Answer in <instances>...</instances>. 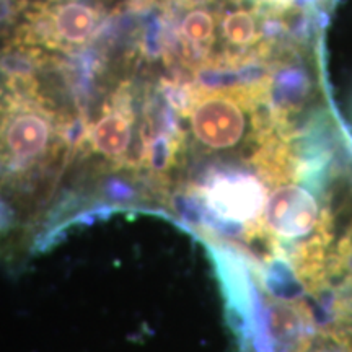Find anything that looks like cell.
<instances>
[{"instance_id":"obj_2","label":"cell","mask_w":352,"mask_h":352,"mask_svg":"<svg viewBox=\"0 0 352 352\" xmlns=\"http://www.w3.org/2000/svg\"><path fill=\"white\" fill-rule=\"evenodd\" d=\"M0 118V147L10 160L32 162L46 153L52 121L46 108L10 95Z\"/></svg>"},{"instance_id":"obj_5","label":"cell","mask_w":352,"mask_h":352,"mask_svg":"<svg viewBox=\"0 0 352 352\" xmlns=\"http://www.w3.org/2000/svg\"><path fill=\"white\" fill-rule=\"evenodd\" d=\"M219 26V12L199 7V3L192 6L184 13L176 28V36L182 43L183 54L186 57L209 54L217 39Z\"/></svg>"},{"instance_id":"obj_6","label":"cell","mask_w":352,"mask_h":352,"mask_svg":"<svg viewBox=\"0 0 352 352\" xmlns=\"http://www.w3.org/2000/svg\"><path fill=\"white\" fill-rule=\"evenodd\" d=\"M132 139V116L129 108L116 107L104 111L90 131L91 145L108 158L124 155Z\"/></svg>"},{"instance_id":"obj_4","label":"cell","mask_w":352,"mask_h":352,"mask_svg":"<svg viewBox=\"0 0 352 352\" xmlns=\"http://www.w3.org/2000/svg\"><path fill=\"white\" fill-rule=\"evenodd\" d=\"M51 10L57 36L64 51L90 43L98 33L101 15H103L98 8L78 0H69V2L54 0Z\"/></svg>"},{"instance_id":"obj_1","label":"cell","mask_w":352,"mask_h":352,"mask_svg":"<svg viewBox=\"0 0 352 352\" xmlns=\"http://www.w3.org/2000/svg\"><path fill=\"white\" fill-rule=\"evenodd\" d=\"M266 87H235L227 90H204L195 95L189 108V124L195 139L214 152L233 151L248 138L250 131L271 134L279 118L264 122L259 104Z\"/></svg>"},{"instance_id":"obj_3","label":"cell","mask_w":352,"mask_h":352,"mask_svg":"<svg viewBox=\"0 0 352 352\" xmlns=\"http://www.w3.org/2000/svg\"><path fill=\"white\" fill-rule=\"evenodd\" d=\"M206 202L220 219L230 222H253L266 208V188L256 176L222 175L206 189Z\"/></svg>"}]
</instances>
